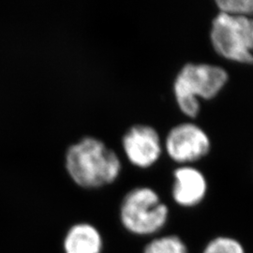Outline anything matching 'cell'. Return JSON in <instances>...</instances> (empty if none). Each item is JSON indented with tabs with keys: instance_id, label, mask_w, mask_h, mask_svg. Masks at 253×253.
Segmentation results:
<instances>
[{
	"instance_id": "cell-1",
	"label": "cell",
	"mask_w": 253,
	"mask_h": 253,
	"mask_svg": "<svg viewBox=\"0 0 253 253\" xmlns=\"http://www.w3.org/2000/svg\"><path fill=\"white\" fill-rule=\"evenodd\" d=\"M65 166L71 178L86 189L115 182L122 168L118 154L94 137H84L71 145L66 152Z\"/></svg>"
},
{
	"instance_id": "cell-2",
	"label": "cell",
	"mask_w": 253,
	"mask_h": 253,
	"mask_svg": "<svg viewBox=\"0 0 253 253\" xmlns=\"http://www.w3.org/2000/svg\"><path fill=\"white\" fill-rule=\"evenodd\" d=\"M228 74L220 67L208 64H186L177 73L173 93L181 112L189 118L199 114V98L213 99L222 89Z\"/></svg>"
},
{
	"instance_id": "cell-3",
	"label": "cell",
	"mask_w": 253,
	"mask_h": 253,
	"mask_svg": "<svg viewBox=\"0 0 253 253\" xmlns=\"http://www.w3.org/2000/svg\"><path fill=\"white\" fill-rule=\"evenodd\" d=\"M211 42L217 54L239 63H253V19L219 12L212 22Z\"/></svg>"
},
{
	"instance_id": "cell-4",
	"label": "cell",
	"mask_w": 253,
	"mask_h": 253,
	"mask_svg": "<svg viewBox=\"0 0 253 253\" xmlns=\"http://www.w3.org/2000/svg\"><path fill=\"white\" fill-rule=\"evenodd\" d=\"M168 217V208L150 188L129 191L121 206V220L126 229L138 235L157 232Z\"/></svg>"
},
{
	"instance_id": "cell-5",
	"label": "cell",
	"mask_w": 253,
	"mask_h": 253,
	"mask_svg": "<svg viewBox=\"0 0 253 253\" xmlns=\"http://www.w3.org/2000/svg\"><path fill=\"white\" fill-rule=\"evenodd\" d=\"M165 148L173 162L192 163L209 152L210 140L200 126L192 123H183L173 126L168 132Z\"/></svg>"
},
{
	"instance_id": "cell-6",
	"label": "cell",
	"mask_w": 253,
	"mask_h": 253,
	"mask_svg": "<svg viewBox=\"0 0 253 253\" xmlns=\"http://www.w3.org/2000/svg\"><path fill=\"white\" fill-rule=\"evenodd\" d=\"M128 162L139 168H148L159 161L163 152L161 138L153 126L134 125L122 138Z\"/></svg>"
},
{
	"instance_id": "cell-7",
	"label": "cell",
	"mask_w": 253,
	"mask_h": 253,
	"mask_svg": "<svg viewBox=\"0 0 253 253\" xmlns=\"http://www.w3.org/2000/svg\"><path fill=\"white\" fill-rule=\"evenodd\" d=\"M173 200L184 208H193L206 198L208 183L202 172L195 168L183 166L173 172Z\"/></svg>"
},
{
	"instance_id": "cell-8",
	"label": "cell",
	"mask_w": 253,
	"mask_h": 253,
	"mask_svg": "<svg viewBox=\"0 0 253 253\" xmlns=\"http://www.w3.org/2000/svg\"><path fill=\"white\" fill-rule=\"evenodd\" d=\"M100 248L99 232L88 224L73 226L65 239L66 253H100Z\"/></svg>"
},
{
	"instance_id": "cell-9",
	"label": "cell",
	"mask_w": 253,
	"mask_h": 253,
	"mask_svg": "<svg viewBox=\"0 0 253 253\" xmlns=\"http://www.w3.org/2000/svg\"><path fill=\"white\" fill-rule=\"evenodd\" d=\"M201 253H247L244 245L230 235H217L204 246Z\"/></svg>"
},
{
	"instance_id": "cell-10",
	"label": "cell",
	"mask_w": 253,
	"mask_h": 253,
	"mask_svg": "<svg viewBox=\"0 0 253 253\" xmlns=\"http://www.w3.org/2000/svg\"><path fill=\"white\" fill-rule=\"evenodd\" d=\"M145 253H189L187 245L178 236L156 239L145 248Z\"/></svg>"
},
{
	"instance_id": "cell-11",
	"label": "cell",
	"mask_w": 253,
	"mask_h": 253,
	"mask_svg": "<svg viewBox=\"0 0 253 253\" xmlns=\"http://www.w3.org/2000/svg\"><path fill=\"white\" fill-rule=\"evenodd\" d=\"M220 12L250 17L253 14V0H217Z\"/></svg>"
}]
</instances>
